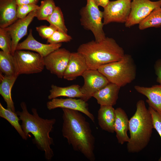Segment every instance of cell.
Listing matches in <instances>:
<instances>
[{
  "label": "cell",
  "instance_id": "obj_9",
  "mask_svg": "<svg viewBox=\"0 0 161 161\" xmlns=\"http://www.w3.org/2000/svg\"><path fill=\"white\" fill-rule=\"evenodd\" d=\"M82 76L84 79V83L80 88V90L84 95L82 99L86 102L94 93L110 83L97 69H88Z\"/></svg>",
  "mask_w": 161,
  "mask_h": 161
},
{
  "label": "cell",
  "instance_id": "obj_13",
  "mask_svg": "<svg viewBox=\"0 0 161 161\" xmlns=\"http://www.w3.org/2000/svg\"><path fill=\"white\" fill-rule=\"evenodd\" d=\"M36 10L30 13L26 17L18 19L13 24L6 28L9 31L12 40L11 54L13 55L20 40L27 33L28 27L35 17Z\"/></svg>",
  "mask_w": 161,
  "mask_h": 161
},
{
  "label": "cell",
  "instance_id": "obj_21",
  "mask_svg": "<svg viewBox=\"0 0 161 161\" xmlns=\"http://www.w3.org/2000/svg\"><path fill=\"white\" fill-rule=\"evenodd\" d=\"M18 76L4 75L0 73V94L6 103L7 109L16 112L14 103L11 96V90Z\"/></svg>",
  "mask_w": 161,
  "mask_h": 161
},
{
  "label": "cell",
  "instance_id": "obj_14",
  "mask_svg": "<svg viewBox=\"0 0 161 161\" xmlns=\"http://www.w3.org/2000/svg\"><path fill=\"white\" fill-rule=\"evenodd\" d=\"M32 31L31 29L29 30L27 37L23 41L18 44L16 50H31L38 53L44 58L62 46L61 43L47 44L41 43L34 38Z\"/></svg>",
  "mask_w": 161,
  "mask_h": 161
},
{
  "label": "cell",
  "instance_id": "obj_5",
  "mask_svg": "<svg viewBox=\"0 0 161 161\" xmlns=\"http://www.w3.org/2000/svg\"><path fill=\"white\" fill-rule=\"evenodd\" d=\"M97 70L109 82L120 87L131 83L136 77V66L129 54H125L120 60L102 65Z\"/></svg>",
  "mask_w": 161,
  "mask_h": 161
},
{
  "label": "cell",
  "instance_id": "obj_15",
  "mask_svg": "<svg viewBox=\"0 0 161 161\" xmlns=\"http://www.w3.org/2000/svg\"><path fill=\"white\" fill-rule=\"evenodd\" d=\"M87 69L86 61L83 55L77 51L71 52L63 78L69 81L74 80L78 77L82 76Z\"/></svg>",
  "mask_w": 161,
  "mask_h": 161
},
{
  "label": "cell",
  "instance_id": "obj_31",
  "mask_svg": "<svg viewBox=\"0 0 161 161\" xmlns=\"http://www.w3.org/2000/svg\"><path fill=\"white\" fill-rule=\"evenodd\" d=\"M148 109L151 115L154 129L157 131L161 138V114L150 106ZM158 160L161 161V154Z\"/></svg>",
  "mask_w": 161,
  "mask_h": 161
},
{
  "label": "cell",
  "instance_id": "obj_17",
  "mask_svg": "<svg viewBox=\"0 0 161 161\" xmlns=\"http://www.w3.org/2000/svg\"><path fill=\"white\" fill-rule=\"evenodd\" d=\"M115 119L114 123V132L119 143L123 145L128 142L129 137L127 134L129 130V120L124 110L120 107L115 109Z\"/></svg>",
  "mask_w": 161,
  "mask_h": 161
},
{
  "label": "cell",
  "instance_id": "obj_30",
  "mask_svg": "<svg viewBox=\"0 0 161 161\" xmlns=\"http://www.w3.org/2000/svg\"><path fill=\"white\" fill-rule=\"evenodd\" d=\"M39 6L37 4H23L18 5L17 15L18 19L26 17L30 13L38 9Z\"/></svg>",
  "mask_w": 161,
  "mask_h": 161
},
{
  "label": "cell",
  "instance_id": "obj_8",
  "mask_svg": "<svg viewBox=\"0 0 161 161\" xmlns=\"http://www.w3.org/2000/svg\"><path fill=\"white\" fill-rule=\"evenodd\" d=\"M131 1H110L103 11L104 25L112 22L125 23L130 14Z\"/></svg>",
  "mask_w": 161,
  "mask_h": 161
},
{
  "label": "cell",
  "instance_id": "obj_34",
  "mask_svg": "<svg viewBox=\"0 0 161 161\" xmlns=\"http://www.w3.org/2000/svg\"><path fill=\"white\" fill-rule=\"evenodd\" d=\"M39 0H16L18 5L23 4H37Z\"/></svg>",
  "mask_w": 161,
  "mask_h": 161
},
{
  "label": "cell",
  "instance_id": "obj_33",
  "mask_svg": "<svg viewBox=\"0 0 161 161\" xmlns=\"http://www.w3.org/2000/svg\"><path fill=\"white\" fill-rule=\"evenodd\" d=\"M154 69L157 76L156 81L161 85V59H158L155 62Z\"/></svg>",
  "mask_w": 161,
  "mask_h": 161
},
{
  "label": "cell",
  "instance_id": "obj_22",
  "mask_svg": "<svg viewBox=\"0 0 161 161\" xmlns=\"http://www.w3.org/2000/svg\"><path fill=\"white\" fill-rule=\"evenodd\" d=\"M50 94L48 98L49 100L60 97H66L68 98H80L82 99L83 95L80 90V87L78 84L72 85L65 87L57 86L54 85L51 86Z\"/></svg>",
  "mask_w": 161,
  "mask_h": 161
},
{
  "label": "cell",
  "instance_id": "obj_3",
  "mask_svg": "<svg viewBox=\"0 0 161 161\" xmlns=\"http://www.w3.org/2000/svg\"><path fill=\"white\" fill-rule=\"evenodd\" d=\"M77 52L85 58L88 69H98L102 65L118 61L125 54L113 38L106 37L100 42L92 40L80 45Z\"/></svg>",
  "mask_w": 161,
  "mask_h": 161
},
{
  "label": "cell",
  "instance_id": "obj_6",
  "mask_svg": "<svg viewBox=\"0 0 161 161\" xmlns=\"http://www.w3.org/2000/svg\"><path fill=\"white\" fill-rule=\"evenodd\" d=\"M98 7L93 0H86V6L80 9V12L81 25L92 33L97 42L106 38L103 28V12Z\"/></svg>",
  "mask_w": 161,
  "mask_h": 161
},
{
  "label": "cell",
  "instance_id": "obj_25",
  "mask_svg": "<svg viewBox=\"0 0 161 161\" xmlns=\"http://www.w3.org/2000/svg\"><path fill=\"white\" fill-rule=\"evenodd\" d=\"M161 27V7L152 11L139 24V28L143 30L151 27Z\"/></svg>",
  "mask_w": 161,
  "mask_h": 161
},
{
  "label": "cell",
  "instance_id": "obj_18",
  "mask_svg": "<svg viewBox=\"0 0 161 161\" xmlns=\"http://www.w3.org/2000/svg\"><path fill=\"white\" fill-rule=\"evenodd\" d=\"M120 88L118 85L110 82L94 93L92 97L96 99L100 105L113 106L116 103Z\"/></svg>",
  "mask_w": 161,
  "mask_h": 161
},
{
  "label": "cell",
  "instance_id": "obj_26",
  "mask_svg": "<svg viewBox=\"0 0 161 161\" xmlns=\"http://www.w3.org/2000/svg\"><path fill=\"white\" fill-rule=\"evenodd\" d=\"M56 6L54 0H43L36 10L35 17L39 20H46L52 13Z\"/></svg>",
  "mask_w": 161,
  "mask_h": 161
},
{
  "label": "cell",
  "instance_id": "obj_12",
  "mask_svg": "<svg viewBox=\"0 0 161 161\" xmlns=\"http://www.w3.org/2000/svg\"><path fill=\"white\" fill-rule=\"evenodd\" d=\"M46 105L49 110L60 108L78 111L85 114L93 122H95V117L89 111L88 104L82 99L56 98L47 102Z\"/></svg>",
  "mask_w": 161,
  "mask_h": 161
},
{
  "label": "cell",
  "instance_id": "obj_11",
  "mask_svg": "<svg viewBox=\"0 0 161 161\" xmlns=\"http://www.w3.org/2000/svg\"><path fill=\"white\" fill-rule=\"evenodd\" d=\"M71 53L64 48H59L44 57L45 67L58 78H63Z\"/></svg>",
  "mask_w": 161,
  "mask_h": 161
},
{
  "label": "cell",
  "instance_id": "obj_28",
  "mask_svg": "<svg viewBox=\"0 0 161 161\" xmlns=\"http://www.w3.org/2000/svg\"><path fill=\"white\" fill-rule=\"evenodd\" d=\"M12 40L6 28L0 27V48L5 52L11 54Z\"/></svg>",
  "mask_w": 161,
  "mask_h": 161
},
{
  "label": "cell",
  "instance_id": "obj_20",
  "mask_svg": "<svg viewBox=\"0 0 161 161\" xmlns=\"http://www.w3.org/2000/svg\"><path fill=\"white\" fill-rule=\"evenodd\" d=\"M115 109L112 106L100 105L98 112V124L103 130L111 133L114 132Z\"/></svg>",
  "mask_w": 161,
  "mask_h": 161
},
{
  "label": "cell",
  "instance_id": "obj_2",
  "mask_svg": "<svg viewBox=\"0 0 161 161\" xmlns=\"http://www.w3.org/2000/svg\"><path fill=\"white\" fill-rule=\"evenodd\" d=\"M20 106L21 111H17L16 113L22 121L21 126L24 132L28 137H31L29 133L32 134L34 137L33 143L38 149L44 152L45 157L47 160H51L54 154L50 145L54 142L49 134L56 122V119L41 117L35 108L32 109V114L30 113L24 102L21 103Z\"/></svg>",
  "mask_w": 161,
  "mask_h": 161
},
{
  "label": "cell",
  "instance_id": "obj_27",
  "mask_svg": "<svg viewBox=\"0 0 161 161\" xmlns=\"http://www.w3.org/2000/svg\"><path fill=\"white\" fill-rule=\"evenodd\" d=\"M46 21L57 30L67 33L68 29L65 24L63 13L59 7H56L54 12Z\"/></svg>",
  "mask_w": 161,
  "mask_h": 161
},
{
  "label": "cell",
  "instance_id": "obj_10",
  "mask_svg": "<svg viewBox=\"0 0 161 161\" xmlns=\"http://www.w3.org/2000/svg\"><path fill=\"white\" fill-rule=\"evenodd\" d=\"M161 7V0H132L131 10L128 19L125 23L126 27L139 24L154 9Z\"/></svg>",
  "mask_w": 161,
  "mask_h": 161
},
{
  "label": "cell",
  "instance_id": "obj_7",
  "mask_svg": "<svg viewBox=\"0 0 161 161\" xmlns=\"http://www.w3.org/2000/svg\"><path fill=\"white\" fill-rule=\"evenodd\" d=\"M13 55L17 76L40 73L45 67L44 58L37 53L18 50Z\"/></svg>",
  "mask_w": 161,
  "mask_h": 161
},
{
  "label": "cell",
  "instance_id": "obj_32",
  "mask_svg": "<svg viewBox=\"0 0 161 161\" xmlns=\"http://www.w3.org/2000/svg\"><path fill=\"white\" fill-rule=\"evenodd\" d=\"M36 29L39 35L43 38L48 39L50 38L57 29L54 26L41 25L36 27Z\"/></svg>",
  "mask_w": 161,
  "mask_h": 161
},
{
  "label": "cell",
  "instance_id": "obj_24",
  "mask_svg": "<svg viewBox=\"0 0 161 161\" xmlns=\"http://www.w3.org/2000/svg\"><path fill=\"white\" fill-rule=\"evenodd\" d=\"M0 70L1 72L5 76H17L14 58L11 54L0 51Z\"/></svg>",
  "mask_w": 161,
  "mask_h": 161
},
{
  "label": "cell",
  "instance_id": "obj_19",
  "mask_svg": "<svg viewBox=\"0 0 161 161\" xmlns=\"http://www.w3.org/2000/svg\"><path fill=\"white\" fill-rule=\"evenodd\" d=\"M135 90L147 98V103L149 106L161 114V85H156L151 87L136 85Z\"/></svg>",
  "mask_w": 161,
  "mask_h": 161
},
{
  "label": "cell",
  "instance_id": "obj_1",
  "mask_svg": "<svg viewBox=\"0 0 161 161\" xmlns=\"http://www.w3.org/2000/svg\"><path fill=\"white\" fill-rule=\"evenodd\" d=\"M62 109L63 136L74 151L81 153L89 160L95 161V138L89 123L80 112Z\"/></svg>",
  "mask_w": 161,
  "mask_h": 161
},
{
  "label": "cell",
  "instance_id": "obj_35",
  "mask_svg": "<svg viewBox=\"0 0 161 161\" xmlns=\"http://www.w3.org/2000/svg\"><path fill=\"white\" fill-rule=\"evenodd\" d=\"M95 3L98 6L104 7L108 3L109 0H93Z\"/></svg>",
  "mask_w": 161,
  "mask_h": 161
},
{
  "label": "cell",
  "instance_id": "obj_4",
  "mask_svg": "<svg viewBox=\"0 0 161 161\" xmlns=\"http://www.w3.org/2000/svg\"><path fill=\"white\" fill-rule=\"evenodd\" d=\"M154 129L151 114L143 100H138L136 111L129 120V141L127 148L130 153L139 152L148 144Z\"/></svg>",
  "mask_w": 161,
  "mask_h": 161
},
{
  "label": "cell",
  "instance_id": "obj_29",
  "mask_svg": "<svg viewBox=\"0 0 161 161\" xmlns=\"http://www.w3.org/2000/svg\"><path fill=\"white\" fill-rule=\"evenodd\" d=\"M72 39V37L67 33L57 30L52 36L47 40V42L50 44H57L69 42Z\"/></svg>",
  "mask_w": 161,
  "mask_h": 161
},
{
  "label": "cell",
  "instance_id": "obj_23",
  "mask_svg": "<svg viewBox=\"0 0 161 161\" xmlns=\"http://www.w3.org/2000/svg\"><path fill=\"white\" fill-rule=\"evenodd\" d=\"M16 112L5 109L0 103V117L7 120L16 130L22 138L27 140L28 137L24 132L19 123L20 119Z\"/></svg>",
  "mask_w": 161,
  "mask_h": 161
},
{
  "label": "cell",
  "instance_id": "obj_16",
  "mask_svg": "<svg viewBox=\"0 0 161 161\" xmlns=\"http://www.w3.org/2000/svg\"><path fill=\"white\" fill-rule=\"evenodd\" d=\"M16 0H0V27L6 28L18 19Z\"/></svg>",
  "mask_w": 161,
  "mask_h": 161
}]
</instances>
